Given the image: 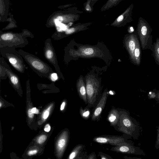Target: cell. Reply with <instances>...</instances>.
Here are the masks:
<instances>
[{"label": "cell", "instance_id": "83f0119b", "mask_svg": "<svg viewBox=\"0 0 159 159\" xmlns=\"http://www.w3.org/2000/svg\"><path fill=\"white\" fill-rule=\"evenodd\" d=\"M37 153V151L36 150H31L29 152H28V155L29 156L33 155L36 154Z\"/></svg>", "mask_w": 159, "mask_h": 159}, {"label": "cell", "instance_id": "ba28073f", "mask_svg": "<svg viewBox=\"0 0 159 159\" xmlns=\"http://www.w3.org/2000/svg\"><path fill=\"white\" fill-rule=\"evenodd\" d=\"M138 29V34L140 45L143 50L151 49L152 44L151 31L148 27L143 25Z\"/></svg>", "mask_w": 159, "mask_h": 159}, {"label": "cell", "instance_id": "603a6c76", "mask_svg": "<svg viewBox=\"0 0 159 159\" xmlns=\"http://www.w3.org/2000/svg\"><path fill=\"white\" fill-rule=\"evenodd\" d=\"M66 138L62 139H60L58 142V146L60 148H62L65 146L66 143Z\"/></svg>", "mask_w": 159, "mask_h": 159}, {"label": "cell", "instance_id": "ac0fdd59", "mask_svg": "<svg viewBox=\"0 0 159 159\" xmlns=\"http://www.w3.org/2000/svg\"><path fill=\"white\" fill-rule=\"evenodd\" d=\"M122 0H108L107 2L101 7V11H103L109 9L117 5Z\"/></svg>", "mask_w": 159, "mask_h": 159}, {"label": "cell", "instance_id": "f546056e", "mask_svg": "<svg viewBox=\"0 0 159 159\" xmlns=\"http://www.w3.org/2000/svg\"><path fill=\"white\" fill-rule=\"evenodd\" d=\"M57 19L58 20V21L61 23L63 20V18L62 16H60L57 17Z\"/></svg>", "mask_w": 159, "mask_h": 159}, {"label": "cell", "instance_id": "d4e9b609", "mask_svg": "<svg viewBox=\"0 0 159 159\" xmlns=\"http://www.w3.org/2000/svg\"><path fill=\"white\" fill-rule=\"evenodd\" d=\"M86 158L87 159H97V158L95 152H93L90 153Z\"/></svg>", "mask_w": 159, "mask_h": 159}, {"label": "cell", "instance_id": "f1b7e54d", "mask_svg": "<svg viewBox=\"0 0 159 159\" xmlns=\"http://www.w3.org/2000/svg\"><path fill=\"white\" fill-rule=\"evenodd\" d=\"M49 114V111H46L44 113L43 115V118L45 119H47L48 117Z\"/></svg>", "mask_w": 159, "mask_h": 159}, {"label": "cell", "instance_id": "30bf717a", "mask_svg": "<svg viewBox=\"0 0 159 159\" xmlns=\"http://www.w3.org/2000/svg\"><path fill=\"white\" fill-rule=\"evenodd\" d=\"M0 63L2 65L5 69L9 83L14 88L17 90L20 89L21 87L19 77L12 70L3 57L0 58Z\"/></svg>", "mask_w": 159, "mask_h": 159}, {"label": "cell", "instance_id": "d6986e66", "mask_svg": "<svg viewBox=\"0 0 159 159\" xmlns=\"http://www.w3.org/2000/svg\"><path fill=\"white\" fill-rule=\"evenodd\" d=\"M79 112L81 117L85 120H87L91 117V114L90 108L87 106L84 109L82 107H80Z\"/></svg>", "mask_w": 159, "mask_h": 159}, {"label": "cell", "instance_id": "4fadbf2b", "mask_svg": "<svg viewBox=\"0 0 159 159\" xmlns=\"http://www.w3.org/2000/svg\"><path fill=\"white\" fill-rule=\"evenodd\" d=\"M119 118L120 115L118 108L112 107L108 113L107 120L110 123V125L114 128L117 125Z\"/></svg>", "mask_w": 159, "mask_h": 159}, {"label": "cell", "instance_id": "1f68e13d", "mask_svg": "<svg viewBox=\"0 0 159 159\" xmlns=\"http://www.w3.org/2000/svg\"><path fill=\"white\" fill-rule=\"evenodd\" d=\"M91 5L92 7H93L94 4L98 0H91Z\"/></svg>", "mask_w": 159, "mask_h": 159}, {"label": "cell", "instance_id": "7c38bea8", "mask_svg": "<svg viewBox=\"0 0 159 159\" xmlns=\"http://www.w3.org/2000/svg\"><path fill=\"white\" fill-rule=\"evenodd\" d=\"M76 87L80 98L86 104H88L86 85L82 75H80L77 81Z\"/></svg>", "mask_w": 159, "mask_h": 159}, {"label": "cell", "instance_id": "6da1fadb", "mask_svg": "<svg viewBox=\"0 0 159 159\" xmlns=\"http://www.w3.org/2000/svg\"><path fill=\"white\" fill-rule=\"evenodd\" d=\"M17 51L38 76L51 80V75L53 71L48 65L33 54L21 49Z\"/></svg>", "mask_w": 159, "mask_h": 159}, {"label": "cell", "instance_id": "52a82bcc", "mask_svg": "<svg viewBox=\"0 0 159 159\" xmlns=\"http://www.w3.org/2000/svg\"><path fill=\"white\" fill-rule=\"evenodd\" d=\"M108 96L107 89H106L101 94L93 107L91 115L92 120L97 122L99 121L102 112L106 106Z\"/></svg>", "mask_w": 159, "mask_h": 159}, {"label": "cell", "instance_id": "d590c367", "mask_svg": "<svg viewBox=\"0 0 159 159\" xmlns=\"http://www.w3.org/2000/svg\"><path fill=\"white\" fill-rule=\"evenodd\" d=\"M157 95L158 97H159V91H158L157 93Z\"/></svg>", "mask_w": 159, "mask_h": 159}, {"label": "cell", "instance_id": "d6a6232c", "mask_svg": "<svg viewBox=\"0 0 159 159\" xmlns=\"http://www.w3.org/2000/svg\"><path fill=\"white\" fill-rule=\"evenodd\" d=\"M36 110H37V109H36V108L34 107V108H33L31 109V111L32 113H33L34 114V113H35L36 111Z\"/></svg>", "mask_w": 159, "mask_h": 159}, {"label": "cell", "instance_id": "44dd1931", "mask_svg": "<svg viewBox=\"0 0 159 159\" xmlns=\"http://www.w3.org/2000/svg\"><path fill=\"white\" fill-rule=\"evenodd\" d=\"M7 77L5 69L2 64L0 63V80H5Z\"/></svg>", "mask_w": 159, "mask_h": 159}, {"label": "cell", "instance_id": "8992f818", "mask_svg": "<svg viewBox=\"0 0 159 159\" xmlns=\"http://www.w3.org/2000/svg\"><path fill=\"white\" fill-rule=\"evenodd\" d=\"M43 52L45 58L54 66L60 78L64 80V78L58 65L55 50L50 39L48 38L46 40L44 43Z\"/></svg>", "mask_w": 159, "mask_h": 159}, {"label": "cell", "instance_id": "cb8c5ba5", "mask_svg": "<svg viewBox=\"0 0 159 159\" xmlns=\"http://www.w3.org/2000/svg\"><path fill=\"white\" fill-rule=\"evenodd\" d=\"M47 137L46 135H43L41 136L39 138L38 142L40 144L43 143L47 139Z\"/></svg>", "mask_w": 159, "mask_h": 159}, {"label": "cell", "instance_id": "5bb4252c", "mask_svg": "<svg viewBox=\"0 0 159 159\" xmlns=\"http://www.w3.org/2000/svg\"><path fill=\"white\" fill-rule=\"evenodd\" d=\"M91 22L85 23H79L76 25L67 29L65 32V34L66 35H70L75 33L85 30L88 28L89 26L92 24Z\"/></svg>", "mask_w": 159, "mask_h": 159}, {"label": "cell", "instance_id": "7a4b0ae2", "mask_svg": "<svg viewBox=\"0 0 159 159\" xmlns=\"http://www.w3.org/2000/svg\"><path fill=\"white\" fill-rule=\"evenodd\" d=\"M0 53L6 58L18 71L23 73L27 69L24 62L22 57L20 54L15 47L5 46L0 47Z\"/></svg>", "mask_w": 159, "mask_h": 159}, {"label": "cell", "instance_id": "5b68a950", "mask_svg": "<svg viewBox=\"0 0 159 159\" xmlns=\"http://www.w3.org/2000/svg\"><path fill=\"white\" fill-rule=\"evenodd\" d=\"M29 43L28 40L22 35L7 32L1 34L0 47L7 46L23 48Z\"/></svg>", "mask_w": 159, "mask_h": 159}, {"label": "cell", "instance_id": "7402d4cb", "mask_svg": "<svg viewBox=\"0 0 159 159\" xmlns=\"http://www.w3.org/2000/svg\"><path fill=\"white\" fill-rule=\"evenodd\" d=\"M98 156L101 159H113L111 156L102 152H99Z\"/></svg>", "mask_w": 159, "mask_h": 159}, {"label": "cell", "instance_id": "4316f807", "mask_svg": "<svg viewBox=\"0 0 159 159\" xmlns=\"http://www.w3.org/2000/svg\"><path fill=\"white\" fill-rule=\"evenodd\" d=\"M50 129L51 128L50 125L49 124H48L45 126L44 128V130L46 132H48L50 130Z\"/></svg>", "mask_w": 159, "mask_h": 159}, {"label": "cell", "instance_id": "9a60e30c", "mask_svg": "<svg viewBox=\"0 0 159 159\" xmlns=\"http://www.w3.org/2000/svg\"><path fill=\"white\" fill-rule=\"evenodd\" d=\"M141 46L139 41L134 50L132 63L135 65L139 66L141 63Z\"/></svg>", "mask_w": 159, "mask_h": 159}, {"label": "cell", "instance_id": "3957f363", "mask_svg": "<svg viewBox=\"0 0 159 159\" xmlns=\"http://www.w3.org/2000/svg\"><path fill=\"white\" fill-rule=\"evenodd\" d=\"M86 87L89 107H93L101 95V84L95 77L88 75L86 78Z\"/></svg>", "mask_w": 159, "mask_h": 159}, {"label": "cell", "instance_id": "4dcf8cb0", "mask_svg": "<svg viewBox=\"0 0 159 159\" xmlns=\"http://www.w3.org/2000/svg\"><path fill=\"white\" fill-rule=\"evenodd\" d=\"M66 105V102H63L61 106L60 109L61 110H63L65 108Z\"/></svg>", "mask_w": 159, "mask_h": 159}, {"label": "cell", "instance_id": "277c9868", "mask_svg": "<svg viewBox=\"0 0 159 159\" xmlns=\"http://www.w3.org/2000/svg\"><path fill=\"white\" fill-rule=\"evenodd\" d=\"M103 56V52L101 50L94 46H81L76 50L71 48L68 50L66 48H65L64 57L69 56L73 57H79L86 58H101Z\"/></svg>", "mask_w": 159, "mask_h": 159}, {"label": "cell", "instance_id": "484cf974", "mask_svg": "<svg viewBox=\"0 0 159 159\" xmlns=\"http://www.w3.org/2000/svg\"><path fill=\"white\" fill-rule=\"evenodd\" d=\"M28 115L29 116V117L30 118H33L34 116V113L32 112L31 111V109H29L28 112Z\"/></svg>", "mask_w": 159, "mask_h": 159}, {"label": "cell", "instance_id": "836d02e7", "mask_svg": "<svg viewBox=\"0 0 159 159\" xmlns=\"http://www.w3.org/2000/svg\"><path fill=\"white\" fill-rule=\"evenodd\" d=\"M130 31L131 32H133L134 30L133 27H130Z\"/></svg>", "mask_w": 159, "mask_h": 159}, {"label": "cell", "instance_id": "e0dca14e", "mask_svg": "<svg viewBox=\"0 0 159 159\" xmlns=\"http://www.w3.org/2000/svg\"><path fill=\"white\" fill-rule=\"evenodd\" d=\"M85 148V146L82 144H77L70 154L69 156V159H78L80 155Z\"/></svg>", "mask_w": 159, "mask_h": 159}, {"label": "cell", "instance_id": "ffe728a7", "mask_svg": "<svg viewBox=\"0 0 159 159\" xmlns=\"http://www.w3.org/2000/svg\"><path fill=\"white\" fill-rule=\"evenodd\" d=\"M91 0H87L84 4L85 10L88 12L91 13L93 11V7L91 5Z\"/></svg>", "mask_w": 159, "mask_h": 159}, {"label": "cell", "instance_id": "8d00e7d4", "mask_svg": "<svg viewBox=\"0 0 159 159\" xmlns=\"http://www.w3.org/2000/svg\"><path fill=\"white\" fill-rule=\"evenodd\" d=\"M1 102H0V107H1Z\"/></svg>", "mask_w": 159, "mask_h": 159}, {"label": "cell", "instance_id": "9c48e42d", "mask_svg": "<svg viewBox=\"0 0 159 159\" xmlns=\"http://www.w3.org/2000/svg\"><path fill=\"white\" fill-rule=\"evenodd\" d=\"M93 140L98 143L109 144L113 146L121 143L125 142L123 136L116 135H104L96 136L93 138Z\"/></svg>", "mask_w": 159, "mask_h": 159}, {"label": "cell", "instance_id": "8fae6325", "mask_svg": "<svg viewBox=\"0 0 159 159\" xmlns=\"http://www.w3.org/2000/svg\"><path fill=\"white\" fill-rule=\"evenodd\" d=\"M139 41L138 36L136 34L127 35L125 38L124 46L129 54L131 62L133 58L134 50Z\"/></svg>", "mask_w": 159, "mask_h": 159}, {"label": "cell", "instance_id": "e575fe53", "mask_svg": "<svg viewBox=\"0 0 159 159\" xmlns=\"http://www.w3.org/2000/svg\"><path fill=\"white\" fill-rule=\"evenodd\" d=\"M39 113V111L37 109L36 110V112H35V114H38Z\"/></svg>", "mask_w": 159, "mask_h": 159}, {"label": "cell", "instance_id": "2e32d148", "mask_svg": "<svg viewBox=\"0 0 159 159\" xmlns=\"http://www.w3.org/2000/svg\"><path fill=\"white\" fill-rule=\"evenodd\" d=\"M150 50L152 52L153 56L156 63L159 66V39H156V42L152 45Z\"/></svg>", "mask_w": 159, "mask_h": 159}]
</instances>
